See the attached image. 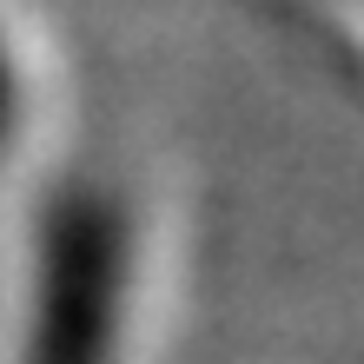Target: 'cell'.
<instances>
[{
	"mask_svg": "<svg viewBox=\"0 0 364 364\" xmlns=\"http://www.w3.org/2000/svg\"><path fill=\"white\" fill-rule=\"evenodd\" d=\"M146 225L119 186H73L33 239L0 364H126L146 285Z\"/></svg>",
	"mask_w": 364,
	"mask_h": 364,
	"instance_id": "6da1fadb",
	"label": "cell"
},
{
	"mask_svg": "<svg viewBox=\"0 0 364 364\" xmlns=\"http://www.w3.org/2000/svg\"><path fill=\"white\" fill-rule=\"evenodd\" d=\"M47 133V53L14 14H0V186L20 179Z\"/></svg>",
	"mask_w": 364,
	"mask_h": 364,
	"instance_id": "7a4b0ae2",
	"label": "cell"
}]
</instances>
